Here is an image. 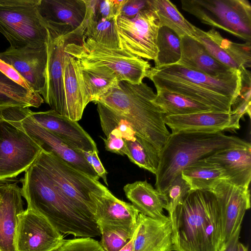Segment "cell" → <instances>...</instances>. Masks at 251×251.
<instances>
[{
	"label": "cell",
	"mask_w": 251,
	"mask_h": 251,
	"mask_svg": "<svg viewBox=\"0 0 251 251\" xmlns=\"http://www.w3.org/2000/svg\"><path fill=\"white\" fill-rule=\"evenodd\" d=\"M38 8L49 29L72 40L82 37L86 15L84 0H39Z\"/></svg>",
	"instance_id": "cell-14"
},
{
	"label": "cell",
	"mask_w": 251,
	"mask_h": 251,
	"mask_svg": "<svg viewBox=\"0 0 251 251\" xmlns=\"http://www.w3.org/2000/svg\"><path fill=\"white\" fill-rule=\"evenodd\" d=\"M0 59L11 66L34 92L42 93L45 83L47 44L40 47H9L0 52Z\"/></svg>",
	"instance_id": "cell-17"
},
{
	"label": "cell",
	"mask_w": 251,
	"mask_h": 251,
	"mask_svg": "<svg viewBox=\"0 0 251 251\" xmlns=\"http://www.w3.org/2000/svg\"><path fill=\"white\" fill-rule=\"evenodd\" d=\"M35 161L60 193L93 220L92 213L94 206L91 196L104 194L110 191L98 180L76 169L52 152L42 150Z\"/></svg>",
	"instance_id": "cell-6"
},
{
	"label": "cell",
	"mask_w": 251,
	"mask_h": 251,
	"mask_svg": "<svg viewBox=\"0 0 251 251\" xmlns=\"http://www.w3.org/2000/svg\"><path fill=\"white\" fill-rule=\"evenodd\" d=\"M29 107H12L0 111V116L16 121L42 150L52 152L76 169L98 180L99 176L82 151L76 150L58 136L44 128L30 116Z\"/></svg>",
	"instance_id": "cell-11"
},
{
	"label": "cell",
	"mask_w": 251,
	"mask_h": 251,
	"mask_svg": "<svg viewBox=\"0 0 251 251\" xmlns=\"http://www.w3.org/2000/svg\"><path fill=\"white\" fill-rule=\"evenodd\" d=\"M105 136V138H101L107 151L121 155H126L127 150L125 140L118 130L114 129Z\"/></svg>",
	"instance_id": "cell-41"
},
{
	"label": "cell",
	"mask_w": 251,
	"mask_h": 251,
	"mask_svg": "<svg viewBox=\"0 0 251 251\" xmlns=\"http://www.w3.org/2000/svg\"><path fill=\"white\" fill-rule=\"evenodd\" d=\"M93 219L99 229L103 228L119 233L128 239L132 237L139 211L132 204L121 201L110 192L92 195Z\"/></svg>",
	"instance_id": "cell-15"
},
{
	"label": "cell",
	"mask_w": 251,
	"mask_h": 251,
	"mask_svg": "<svg viewBox=\"0 0 251 251\" xmlns=\"http://www.w3.org/2000/svg\"><path fill=\"white\" fill-rule=\"evenodd\" d=\"M250 147V143L223 132L171 133L160 152L156 189L163 194L185 168L199 160L224 150Z\"/></svg>",
	"instance_id": "cell-5"
},
{
	"label": "cell",
	"mask_w": 251,
	"mask_h": 251,
	"mask_svg": "<svg viewBox=\"0 0 251 251\" xmlns=\"http://www.w3.org/2000/svg\"><path fill=\"white\" fill-rule=\"evenodd\" d=\"M49 31L45 83L41 95L44 101L51 109L65 116V99L63 79L64 49L70 39L58 36L50 29Z\"/></svg>",
	"instance_id": "cell-16"
},
{
	"label": "cell",
	"mask_w": 251,
	"mask_h": 251,
	"mask_svg": "<svg viewBox=\"0 0 251 251\" xmlns=\"http://www.w3.org/2000/svg\"><path fill=\"white\" fill-rule=\"evenodd\" d=\"M54 251H104L100 242L93 238L80 237L64 240Z\"/></svg>",
	"instance_id": "cell-39"
},
{
	"label": "cell",
	"mask_w": 251,
	"mask_h": 251,
	"mask_svg": "<svg viewBox=\"0 0 251 251\" xmlns=\"http://www.w3.org/2000/svg\"><path fill=\"white\" fill-rule=\"evenodd\" d=\"M39 0H0V32L13 49L40 47L49 29L39 11Z\"/></svg>",
	"instance_id": "cell-7"
},
{
	"label": "cell",
	"mask_w": 251,
	"mask_h": 251,
	"mask_svg": "<svg viewBox=\"0 0 251 251\" xmlns=\"http://www.w3.org/2000/svg\"><path fill=\"white\" fill-rule=\"evenodd\" d=\"M146 9H148V0H126L121 8L119 15L132 19Z\"/></svg>",
	"instance_id": "cell-42"
},
{
	"label": "cell",
	"mask_w": 251,
	"mask_h": 251,
	"mask_svg": "<svg viewBox=\"0 0 251 251\" xmlns=\"http://www.w3.org/2000/svg\"><path fill=\"white\" fill-rule=\"evenodd\" d=\"M95 103L97 104L100 126L105 136L116 129L126 141H134L138 136L131 124L126 118L100 102Z\"/></svg>",
	"instance_id": "cell-36"
},
{
	"label": "cell",
	"mask_w": 251,
	"mask_h": 251,
	"mask_svg": "<svg viewBox=\"0 0 251 251\" xmlns=\"http://www.w3.org/2000/svg\"><path fill=\"white\" fill-rule=\"evenodd\" d=\"M236 251H249V250L248 247L239 241L237 244Z\"/></svg>",
	"instance_id": "cell-47"
},
{
	"label": "cell",
	"mask_w": 251,
	"mask_h": 251,
	"mask_svg": "<svg viewBox=\"0 0 251 251\" xmlns=\"http://www.w3.org/2000/svg\"><path fill=\"white\" fill-rule=\"evenodd\" d=\"M148 9L158 19L160 27L166 26L181 37L188 36L195 38L196 27L187 21L175 5L169 0H148Z\"/></svg>",
	"instance_id": "cell-31"
},
{
	"label": "cell",
	"mask_w": 251,
	"mask_h": 251,
	"mask_svg": "<svg viewBox=\"0 0 251 251\" xmlns=\"http://www.w3.org/2000/svg\"><path fill=\"white\" fill-rule=\"evenodd\" d=\"M126 197L142 213L157 219H164L163 214L166 202L164 196L147 180L136 181L127 183L124 187Z\"/></svg>",
	"instance_id": "cell-27"
},
{
	"label": "cell",
	"mask_w": 251,
	"mask_h": 251,
	"mask_svg": "<svg viewBox=\"0 0 251 251\" xmlns=\"http://www.w3.org/2000/svg\"><path fill=\"white\" fill-rule=\"evenodd\" d=\"M80 43L69 41L64 51L83 65L102 66L112 70L119 81L140 84L146 77L151 64L140 57L122 49H110L88 38L81 37Z\"/></svg>",
	"instance_id": "cell-8"
},
{
	"label": "cell",
	"mask_w": 251,
	"mask_h": 251,
	"mask_svg": "<svg viewBox=\"0 0 251 251\" xmlns=\"http://www.w3.org/2000/svg\"><path fill=\"white\" fill-rule=\"evenodd\" d=\"M156 94L154 102L161 110L164 116L182 115L214 111L205 104L181 95L170 93H157Z\"/></svg>",
	"instance_id": "cell-32"
},
{
	"label": "cell",
	"mask_w": 251,
	"mask_h": 251,
	"mask_svg": "<svg viewBox=\"0 0 251 251\" xmlns=\"http://www.w3.org/2000/svg\"><path fill=\"white\" fill-rule=\"evenodd\" d=\"M81 78L90 101L94 103L119 81L116 74L109 68L92 65H83L77 60Z\"/></svg>",
	"instance_id": "cell-30"
},
{
	"label": "cell",
	"mask_w": 251,
	"mask_h": 251,
	"mask_svg": "<svg viewBox=\"0 0 251 251\" xmlns=\"http://www.w3.org/2000/svg\"><path fill=\"white\" fill-rule=\"evenodd\" d=\"M190 191V186L182 178L181 174L177 176L162 194L166 202L164 209L168 211L169 217Z\"/></svg>",
	"instance_id": "cell-38"
},
{
	"label": "cell",
	"mask_w": 251,
	"mask_h": 251,
	"mask_svg": "<svg viewBox=\"0 0 251 251\" xmlns=\"http://www.w3.org/2000/svg\"><path fill=\"white\" fill-rule=\"evenodd\" d=\"M128 157L140 168L155 175L159 166L160 151L146 140L137 136L134 141L125 140Z\"/></svg>",
	"instance_id": "cell-33"
},
{
	"label": "cell",
	"mask_w": 251,
	"mask_h": 251,
	"mask_svg": "<svg viewBox=\"0 0 251 251\" xmlns=\"http://www.w3.org/2000/svg\"><path fill=\"white\" fill-rule=\"evenodd\" d=\"M25 172L20 181L27 208L45 217L62 234L85 238L100 236L94 221L60 193L35 161Z\"/></svg>",
	"instance_id": "cell-3"
},
{
	"label": "cell",
	"mask_w": 251,
	"mask_h": 251,
	"mask_svg": "<svg viewBox=\"0 0 251 251\" xmlns=\"http://www.w3.org/2000/svg\"><path fill=\"white\" fill-rule=\"evenodd\" d=\"M158 52L154 61L156 68L175 64L181 57L180 39L172 29L159 28L157 41Z\"/></svg>",
	"instance_id": "cell-34"
},
{
	"label": "cell",
	"mask_w": 251,
	"mask_h": 251,
	"mask_svg": "<svg viewBox=\"0 0 251 251\" xmlns=\"http://www.w3.org/2000/svg\"><path fill=\"white\" fill-rule=\"evenodd\" d=\"M156 95L143 82L131 84L120 81L97 101L126 118L139 137L160 152L171 133L164 123V114L154 102Z\"/></svg>",
	"instance_id": "cell-4"
},
{
	"label": "cell",
	"mask_w": 251,
	"mask_h": 251,
	"mask_svg": "<svg viewBox=\"0 0 251 251\" xmlns=\"http://www.w3.org/2000/svg\"><path fill=\"white\" fill-rule=\"evenodd\" d=\"M241 228V226L236 229L229 240L223 245L219 251H236L237 244L239 241Z\"/></svg>",
	"instance_id": "cell-44"
},
{
	"label": "cell",
	"mask_w": 251,
	"mask_h": 251,
	"mask_svg": "<svg viewBox=\"0 0 251 251\" xmlns=\"http://www.w3.org/2000/svg\"></svg>",
	"instance_id": "cell-48"
},
{
	"label": "cell",
	"mask_w": 251,
	"mask_h": 251,
	"mask_svg": "<svg viewBox=\"0 0 251 251\" xmlns=\"http://www.w3.org/2000/svg\"><path fill=\"white\" fill-rule=\"evenodd\" d=\"M101 241L104 251H119L130 240L113 230L100 228Z\"/></svg>",
	"instance_id": "cell-40"
},
{
	"label": "cell",
	"mask_w": 251,
	"mask_h": 251,
	"mask_svg": "<svg viewBox=\"0 0 251 251\" xmlns=\"http://www.w3.org/2000/svg\"><path fill=\"white\" fill-rule=\"evenodd\" d=\"M180 39L181 57L176 64L211 76L224 75L236 70L215 59L194 38L183 36Z\"/></svg>",
	"instance_id": "cell-26"
},
{
	"label": "cell",
	"mask_w": 251,
	"mask_h": 251,
	"mask_svg": "<svg viewBox=\"0 0 251 251\" xmlns=\"http://www.w3.org/2000/svg\"><path fill=\"white\" fill-rule=\"evenodd\" d=\"M8 65L0 59V111L12 107L38 108L44 102L41 95L11 79Z\"/></svg>",
	"instance_id": "cell-28"
},
{
	"label": "cell",
	"mask_w": 251,
	"mask_h": 251,
	"mask_svg": "<svg viewBox=\"0 0 251 251\" xmlns=\"http://www.w3.org/2000/svg\"><path fill=\"white\" fill-rule=\"evenodd\" d=\"M88 20L116 19L126 0H84Z\"/></svg>",
	"instance_id": "cell-37"
},
{
	"label": "cell",
	"mask_w": 251,
	"mask_h": 251,
	"mask_svg": "<svg viewBox=\"0 0 251 251\" xmlns=\"http://www.w3.org/2000/svg\"><path fill=\"white\" fill-rule=\"evenodd\" d=\"M30 116L39 125L58 136L75 150L82 151H98L96 143L77 122L52 109L31 111Z\"/></svg>",
	"instance_id": "cell-21"
},
{
	"label": "cell",
	"mask_w": 251,
	"mask_h": 251,
	"mask_svg": "<svg viewBox=\"0 0 251 251\" xmlns=\"http://www.w3.org/2000/svg\"><path fill=\"white\" fill-rule=\"evenodd\" d=\"M195 39L215 59L242 72L251 66V43H237L224 38L214 29L205 31L196 27Z\"/></svg>",
	"instance_id": "cell-20"
},
{
	"label": "cell",
	"mask_w": 251,
	"mask_h": 251,
	"mask_svg": "<svg viewBox=\"0 0 251 251\" xmlns=\"http://www.w3.org/2000/svg\"><path fill=\"white\" fill-rule=\"evenodd\" d=\"M138 230L134 241V251H174L172 222L153 219L139 213Z\"/></svg>",
	"instance_id": "cell-23"
},
{
	"label": "cell",
	"mask_w": 251,
	"mask_h": 251,
	"mask_svg": "<svg viewBox=\"0 0 251 251\" xmlns=\"http://www.w3.org/2000/svg\"><path fill=\"white\" fill-rule=\"evenodd\" d=\"M82 152L86 160L97 175L103 179L104 183L107 186H108L107 181V173L98 156V151H82Z\"/></svg>",
	"instance_id": "cell-43"
},
{
	"label": "cell",
	"mask_w": 251,
	"mask_h": 251,
	"mask_svg": "<svg viewBox=\"0 0 251 251\" xmlns=\"http://www.w3.org/2000/svg\"><path fill=\"white\" fill-rule=\"evenodd\" d=\"M116 19L94 21L85 18L86 28L82 37L108 48L120 49Z\"/></svg>",
	"instance_id": "cell-35"
},
{
	"label": "cell",
	"mask_w": 251,
	"mask_h": 251,
	"mask_svg": "<svg viewBox=\"0 0 251 251\" xmlns=\"http://www.w3.org/2000/svg\"><path fill=\"white\" fill-rule=\"evenodd\" d=\"M170 218L174 251H219L225 244L221 210L211 191H190Z\"/></svg>",
	"instance_id": "cell-2"
},
{
	"label": "cell",
	"mask_w": 251,
	"mask_h": 251,
	"mask_svg": "<svg viewBox=\"0 0 251 251\" xmlns=\"http://www.w3.org/2000/svg\"><path fill=\"white\" fill-rule=\"evenodd\" d=\"M182 9L201 23L251 42V5L247 0H181Z\"/></svg>",
	"instance_id": "cell-9"
},
{
	"label": "cell",
	"mask_w": 251,
	"mask_h": 251,
	"mask_svg": "<svg viewBox=\"0 0 251 251\" xmlns=\"http://www.w3.org/2000/svg\"><path fill=\"white\" fill-rule=\"evenodd\" d=\"M64 236L45 217L27 208L18 216L16 251H54Z\"/></svg>",
	"instance_id": "cell-13"
},
{
	"label": "cell",
	"mask_w": 251,
	"mask_h": 251,
	"mask_svg": "<svg viewBox=\"0 0 251 251\" xmlns=\"http://www.w3.org/2000/svg\"><path fill=\"white\" fill-rule=\"evenodd\" d=\"M0 251H16L18 216L25 210L17 182L0 185Z\"/></svg>",
	"instance_id": "cell-22"
},
{
	"label": "cell",
	"mask_w": 251,
	"mask_h": 251,
	"mask_svg": "<svg viewBox=\"0 0 251 251\" xmlns=\"http://www.w3.org/2000/svg\"><path fill=\"white\" fill-rule=\"evenodd\" d=\"M63 87L65 94V116L77 122L90 102L79 72L77 61L65 52L63 65Z\"/></svg>",
	"instance_id": "cell-24"
},
{
	"label": "cell",
	"mask_w": 251,
	"mask_h": 251,
	"mask_svg": "<svg viewBox=\"0 0 251 251\" xmlns=\"http://www.w3.org/2000/svg\"><path fill=\"white\" fill-rule=\"evenodd\" d=\"M41 151L16 121L0 116V178L25 172Z\"/></svg>",
	"instance_id": "cell-10"
},
{
	"label": "cell",
	"mask_w": 251,
	"mask_h": 251,
	"mask_svg": "<svg viewBox=\"0 0 251 251\" xmlns=\"http://www.w3.org/2000/svg\"><path fill=\"white\" fill-rule=\"evenodd\" d=\"M218 164L225 179L237 186L249 188L251 180V147L222 150L204 158Z\"/></svg>",
	"instance_id": "cell-25"
},
{
	"label": "cell",
	"mask_w": 251,
	"mask_h": 251,
	"mask_svg": "<svg viewBox=\"0 0 251 251\" xmlns=\"http://www.w3.org/2000/svg\"><path fill=\"white\" fill-rule=\"evenodd\" d=\"M211 192L215 196L221 210L225 243L241 226L246 211L251 207L250 191L249 188L222 179Z\"/></svg>",
	"instance_id": "cell-18"
},
{
	"label": "cell",
	"mask_w": 251,
	"mask_h": 251,
	"mask_svg": "<svg viewBox=\"0 0 251 251\" xmlns=\"http://www.w3.org/2000/svg\"><path fill=\"white\" fill-rule=\"evenodd\" d=\"M241 117L236 114L207 111L182 115L164 116L165 125L172 133H217L240 128Z\"/></svg>",
	"instance_id": "cell-19"
},
{
	"label": "cell",
	"mask_w": 251,
	"mask_h": 251,
	"mask_svg": "<svg viewBox=\"0 0 251 251\" xmlns=\"http://www.w3.org/2000/svg\"><path fill=\"white\" fill-rule=\"evenodd\" d=\"M188 183L190 191H211L222 179H225L224 170L217 164L204 158L189 165L181 172Z\"/></svg>",
	"instance_id": "cell-29"
},
{
	"label": "cell",
	"mask_w": 251,
	"mask_h": 251,
	"mask_svg": "<svg viewBox=\"0 0 251 251\" xmlns=\"http://www.w3.org/2000/svg\"><path fill=\"white\" fill-rule=\"evenodd\" d=\"M116 25L121 49L134 56L155 60L160 24L152 10H143L132 19L119 15Z\"/></svg>",
	"instance_id": "cell-12"
},
{
	"label": "cell",
	"mask_w": 251,
	"mask_h": 251,
	"mask_svg": "<svg viewBox=\"0 0 251 251\" xmlns=\"http://www.w3.org/2000/svg\"><path fill=\"white\" fill-rule=\"evenodd\" d=\"M146 77L154 84L157 93L181 95L212 108L230 113L242 87L241 73L211 76L178 64L158 68L151 67Z\"/></svg>",
	"instance_id": "cell-1"
},
{
	"label": "cell",
	"mask_w": 251,
	"mask_h": 251,
	"mask_svg": "<svg viewBox=\"0 0 251 251\" xmlns=\"http://www.w3.org/2000/svg\"><path fill=\"white\" fill-rule=\"evenodd\" d=\"M138 227L137 224L134 234L129 240V241L124 247H123L119 251H134V241L135 237V235L137 232Z\"/></svg>",
	"instance_id": "cell-45"
},
{
	"label": "cell",
	"mask_w": 251,
	"mask_h": 251,
	"mask_svg": "<svg viewBox=\"0 0 251 251\" xmlns=\"http://www.w3.org/2000/svg\"><path fill=\"white\" fill-rule=\"evenodd\" d=\"M19 181H20V180H18L16 178V177L7 178H0V185L7 183L18 182Z\"/></svg>",
	"instance_id": "cell-46"
}]
</instances>
